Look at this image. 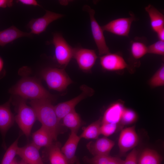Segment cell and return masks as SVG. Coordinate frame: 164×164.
I'll return each instance as SVG.
<instances>
[{"label": "cell", "mask_w": 164, "mask_h": 164, "mask_svg": "<svg viewBox=\"0 0 164 164\" xmlns=\"http://www.w3.org/2000/svg\"><path fill=\"white\" fill-rule=\"evenodd\" d=\"M52 101L49 99L31 100V107L35 111L37 119L42 126L45 128L51 134L55 141L59 133L60 124L56 114Z\"/></svg>", "instance_id": "1"}, {"label": "cell", "mask_w": 164, "mask_h": 164, "mask_svg": "<svg viewBox=\"0 0 164 164\" xmlns=\"http://www.w3.org/2000/svg\"><path fill=\"white\" fill-rule=\"evenodd\" d=\"M9 92L25 100L49 99L53 101L54 99V96L48 92L39 81L29 77L21 80L10 89Z\"/></svg>", "instance_id": "2"}, {"label": "cell", "mask_w": 164, "mask_h": 164, "mask_svg": "<svg viewBox=\"0 0 164 164\" xmlns=\"http://www.w3.org/2000/svg\"><path fill=\"white\" fill-rule=\"evenodd\" d=\"M49 89L59 92L66 90L72 81L63 69L48 68L41 73Z\"/></svg>", "instance_id": "3"}, {"label": "cell", "mask_w": 164, "mask_h": 164, "mask_svg": "<svg viewBox=\"0 0 164 164\" xmlns=\"http://www.w3.org/2000/svg\"><path fill=\"white\" fill-rule=\"evenodd\" d=\"M17 113L15 120L24 134L28 138L37 119L35 112L31 107L27 104L25 100L22 99L17 103Z\"/></svg>", "instance_id": "4"}, {"label": "cell", "mask_w": 164, "mask_h": 164, "mask_svg": "<svg viewBox=\"0 0 164 164\" xmlns=\"http://www.w3.org/2000/svg\"><path fill=\"white\" fill-rule=\"evenodd\" d=\"M54 47V58L61 66L66 67L73 57L74 48L66 42L60 33L53 35L51 42Z\"/></svg>", "instance_id": "5"}, {"label": "cell", "mask_w": 164, "mask_h": 164, "mask_svg": "<svg viewBox=\"0 0 164 164\" xmlns=\"http://www.w3.org/2000/svg\"><path fill=\"white\" fill-rule=\"evenodd\" d=\"M89 15L92 36L97 47L99 55H103L110 53L107 46L103 29L94 17L95 11L88 5H84L83 8Z\"/></svg>", "instance_id": "6"}, {"label": "cell", "mask_w": 164, "mask_h": 164, "mask_svg": "<svg viewBox=\"0 0 164 164\" xmlns=\"http://www.w3.org/2000/svg\"><path fill=\"white\" fill-rule=\"evenodd\" d=\"M80 89L82 92L77 96L54 106L56 114L60 121L66 115L74 110L76 106L81 101L93 94L92 89L85 85L81 87Z\"/></svg>", "instance_id": "7"}, {"label": "cell", "mask_w": 164, "mask_h": 164, "mask_svg": "<svg viewBox=\"0 0 164 164\" xmlns=\"http://www.w3.org/2000/svg\"><path fill=\"white\" fill-rule=\"evenodd\" d=\"M130 16L112 20L101 26L103 31H106L116 35L128 36L131 25L136 20V18L132 13H130Z\"/></svg>", "instance_id": "8"}, {"label": "cell", "mask_w": 164, "mask_h": 164, "mask_svg": "<svg viewBox=\"0 0 164 164\" xmlns=\"http://www.w3.org/2000/svg\"><path fill=\"white\" fill-rule=\"evenodd\" d=\"M135 125L122 129L118 140V146L120 156L135 148L139 141L138 136L135 130Z\"/></svg>", "instance_id": "9"}, {"label": "cell", "mask_w": 164, "mask_h": 164, "mask_svg": "<svg viewBox=\"0 0 164 164\" xmlns=\"http://www.w3.org/2000/svg\"><path fill=\"white\" fill-rule=\"evenodd\" d=\"M73 57L81 70L89 72L94 65L97 56L94 50L77 47L74 48Z\"/></svg>", "instance_id": "10"}, {"label": "cell", "mask_w": 164, "mask_h": 164, "mask_svg": "<svg viewBox=\"0 0 164 164\" xmlns=\"http://www.w3.org/2000/svg\"><path fill=\"white\" fill-rule=\"evenodd\" d=\"M63 16V15L50 11L46 10L43 16L33 19L29 22L28 26L32 34L39 35L45 31L49 25L53 21Z\"/></svg>", "instance_id": "11"}, {"label": "cell", "mask_w": 164, "mask_h": 164, "mask_svg": "<svg viewBox=\"0 0 164 164\" xmlns=\"http://www.w3.org/2000/svg\"><path fill=\"white\" fill-rule=\"evenodd\" d=\"M100 64L103 69L108 71H120L128 67L123 57L117 53H110L102 56Z\"/></svg>", "instance_id": "12"}, {"label": "cell", "mask_w": 164, "mask_h": 164, "mask_svg": "<svg viewBox=\"0 0 164 164\" xmlns=\"http://www.w3.org/2000/svg\"><path fill=\"white\" fill-rule=\"evenodd\" d=\"M114 144L113 141L106 137H103L97 139L95 142H89L87 147L94 156L109 155Z\"/></svg>", "instance_id": "13"}, {"label": "cell", "mask_w": 164, "mask_h": 164, "mask_svg": "<svg viewBox=\"0 0 164 164\" xmlns=\"http://www.w3.org/2000/svg\"><path fill=\"white\" fill-rule=\"evenodd\" d=\"M39 149L32 143L22 147H18L17 155L27 164H43Z\"/></svg>", "instance_id": "14"}, {"label": "cell", "mask_w": 164, "mask_h": 164, "mask_svg": "<svg viewBox=\"0 0 164 164\" xmlns=\"http://www.w3.org/2000/svg\"><path fill=\"white\" fill-rule=\"evenodd\" d=\"M80 139L77 133L71 131L68 138L61 149L68 164H74L77 160L75 153Z\"/></svg>", "instance_id": "15"}, {"label": "cell", "mask_w": 164, "mask_h": 164, "mask_svg": "<svg viewBox=\"0 0 164 164\" xmlns=\"http://www.w3.org/2000/svg\"><path fill=\"white\" fill-rule=\"evenodd\" d=\"M11 98L0 105V132L4 138L8 130L13 125L15 117L10 109Z\"/></svg>", "instance_id": "16"}, {"label": "cell", "mask_w": 164, "mask_h": 164, "mask_svg": "<svg viewBox=\"0 0 164 164\" xmlns=\"http://www.w3.org/2000/svg\"><path fill=\"white\" fill-rule=\"evenodd\" d=\"M125 108L123 104L120 102H117L111 104L104 112L101 118V124H115L118 125L119 126Z\"/></svg>", "instance_id": "17"}, {"label": "cell", "mask_w": 164, "mask_h": 164, "mask_svg": "<svg viewBox=\"0 0 164 164\" xmlns=\"http://www.w3.org/2000/svg\"><path fill=\"white\" fill-rule=\"evenodd\" d=\"M32 34L23 32L14 26L0 31V46H3L18 38L31 37Z\"/></svg>", "instance_id": "18"}, {"label": "cell", "mask_w": 164, "mask_h": 164, "mask_svg": "<svg viewBox=\"0 0 164 164\" xmlns=\"http://www.w3.org/2000/svg\"><path fill=\"white\" fill-rule=\"evenodd\" d=\"M32 143L39 149L43 147H48L55 141L50 132L42 126L32 133Z\"/></svg>", "instance_id": "19"}, {"label": "cell", "mask_w": 164, "mask_h": 164, "mask_svg": "<svg viewBox=\"0 0 164 164\" xmlns=\"http://www.w3.org/2000/svg\"><path fill=\"white\" fill-rule=\"evenodd\" d=\"M150 18V25L152 30L155 32L164 27V16L155 7L149 4L145 8Z\"/></svg>", "instance_id": "20"}, {"label": "cell", "mask_w": 164, "mask_h": 164, "mask_svg": "<svg viewBox=\"0 0 164 164\" xmlns=\"http://www.w3.org/2000/svg\"><path fill=\"white\" fill-rule=\"evenodd\" d=\"M162 157L156 151L147 148L138 154V164H162Z\"/></svg>", "instance_id": "21"}, {"label": "cell", "mask_w": 164, "mask_h": 164, "mask_svg": "<svg viewBox=\"0 0 164 164\" xmlns=\"http://www.w3.org/2000/svg\"><path fill=\"white\" fill-rule=\"evenodd\" d=\"M145 39L143 38L136 37L131 42L130 52L134 59H139L148 53V46Z\"/></svg>", "instance_id": "22"}, {"label": "cell", "mask_w": 164, "mask_h": 164, "mask_svg": "<svg viewBox=\"0 0 164 164\" xmlns=\"http://www.w3.org/2000/svg\"><path fill=\"white\" fill-rule=\"evenodd\" d=\"M47 148L48 158L51 164H68L61 151L59 143L53 142Z\"/></svg>", "instance_id": "23"}, {"label": "cell", "mask_w": 164, "mask_h": 164, "mask_svg": "<svg viewBox=\"0 0 164 164\" xmlns=\"http://www.w3.org/2000/svg\"><path fill=\"white\" fill-rule=\"evenodd\" d=\"M62 120L63 125L76 133L83 124L80 116L75 110L66 115Z\"/></svg>", "instance_id": "24"}, {"label": "cell", "mask_w": 164, "mask_h": 164, "mask_svg": "<svg viewBox=\"0 0 164 164\" xmlns=\"http://www.w3.org/2000/svg\"><path fill=\"white\" fill-rule=\"evenodd\" d=\"M101 118H100L98 120L92 123L83 129V131L79 136L81 138L86 139H97L100 135V127L101 124Z\"/></svg>", "instance_id": "25"}, {"label": "cell", "mask_w": 164, "mask_h": 164, "mask_svg": "<svg viewBox=\"0 0 164 164\" xmlns=\"http://www.w3.org/2000/svg\"><path fill=\"white\" fill-rule=\"evenodd\" d=\"M84 160L90 164H122L124 161L109 155L94 156L91 158L85 157Z\"/></svg>", "instance_id": "26"}, {"label": "cell", "mask_w": 164, "mask_h": 164, "mask_svg": "<svg viewBox=\"0 0 164 164\" xmlns=\"http://www.w3.org/2000/svg\"><path fill=\"white\" fill-rule=\"evenodd\" d=\"M138 118L137 114L133 110L124 108L119 124L120 128L122 129L125 125H129L135 122Z\"/></svg>", "instance_id": "27"}, {"label": "cell", "mask_w": 164, "mask_h": 164, "mask_svg": "<svg viewBox=\"0 0 164 164\" xmlns=\"http://www.w3.org/2000/svg\"><path fill=\"white\" fill-rule=\"evenodd\" d=\"M150 86L153 88L164 85V65L162 64L152 77L149 81Z\"/></svg>", "instance_id": "28"}, {"label": "cell", "mask_w": 164, "mask_h": 164, "mask_svg": "<svg viewBox=\"0 0 164 164\" xmlns=\"http://www.w3.org/2000/svg\"><path fill=\"white\" fill-rule=\"evenodd\" d=\"M18 138L6 150L2 159L1 164H10L15 158L17 155L18 148Z\"/></svg>", "instance_id": "29"}, {"label": "cell", "mask_w": 164, "mask_h": 164, "mask_svg": "<svg viewBox=\"0 0 164 164\" xmlns=\"http://www.w3.org/2000/svg\"><path fill=\"white\" fill-rule=\"evenodd\" d=\"M147 53L164 56V41L159 40L148 46Z\"/></svg>", "instance_id": "30"}, {"label": "cell", "mask_w": 164, "mask_h": 164, "mask_svg": "<svg viewBox=\"0 0 164 164\" xmlns=\"http://www.w3.org/2000/svg\"><path fill=\"white\" fill-rule=\"evenodd\" d=\"M118 127V125L117 124L102 123L100 127L101 134L105 137L110 136L115 132Z\"/></svg>", "instance_id": "31"}, {"label": "cell", "mask_w": 164, "mask_h": 164, "mask_svg": "<svg viewBox=\"0 0 164 164\" xmlns=\"http://www.w3.org/2000/svg\"><path fill=\"white\" fill-rule=\"evenodd\" d=\"M138 151L134 148L127 155L122 164H138Z\"/></svg>", "instance_id": "32"}, {"label": "cell", "mask_w": 164, "mask_h": 164, "mask_svg": "<svg viewBox=\"0 0 164 164\" xmlns=\"http://www.w3.org/2000/svg\"><path fill=\"white\" fill-rule=\"evenodd\" d=\"M16 2L24 5L41 7V5L36 0H18Z\"/></svg>", "instance_id": "33"}, {"label": "cell", "mask_w": 164, "mask_h": 164, "mask_svg": "<svg viewBox=\"0 0 164 164\" xmlns=\"http://www.w3.org/2000/svg\"><path fill=\"white\" fill-rule=\"evenodd\" d=\"M12 0H0V8L10 7L13 4Z\"/></svg>", "instance_id": "34"}, {"label": "cell", "mask_w": 164, "mask_h": 164, "mask_svg": "<svg viewBox=\"0 0 164 164\" xmlns=\"http://www.w3.org/2000/svg\"><path fill=\"white\" fill-rule=\"evenodd\" d=\"M159 40L164 41V27L156 32Z\"/></svg>", "instance_id": "35"}, {"label": "cell", "mask_w": 164, "mask_h": 164, "mask_svg": "<svg viewBox=\"0 0 164 164\" xmlns=\"http://www.w3.org/2000/svg\"><path fill=\"white\" fill-rule=\"evenodd\" d=\"M4 62L3 59L0 56V75L4 73Z\"/></svg>", "instance_id": "36"}, {"label": "cell", "mask_w": 164, "mask_h": 164, "mask_svg": "<svg viewBox=\"0 0 164 164\" xmlns=\"http://www.w3.org/2000/svg\"><path fill=\"white\" fill-rule=\"evenodd\" d=\"M10 164H19V162H18L16 159L15 158Z\"/></svg>", "instance_id": "37"}, {"label": "cell", "mask_w": 164, "mask_h": 164, "mask_svg": "<svg viewBox=\"0 0 164 164\" xmlns=\"http://www.w3.org/2000/svg\"><path fill=\"white\" fill-rule=\"evenodd\" d=\"M19 164H27L26 162H25L23 160H22L20 162H19Z\"/></svg>", "instance_id": "38"}, {"label": "cell", "mask_w": 164, "mask_h": 164, "mask_svg": "<svg viewBox=\"0 0 164 164\" xmlns=\"http://www.w3.org/2000/svg\"><path fill=\"white\" fill-rule=\"evenodd\" d=\"M76 164H80V162L79 160H77L76 162Z\"/></svg>", "instance_id": "39"}]
</instances>
